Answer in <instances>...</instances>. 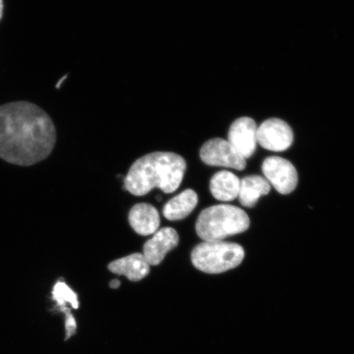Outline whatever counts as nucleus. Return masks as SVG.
<instances>
[{"label":"nucleus","mask_w":354,"mask_h":354,"mask_svg":"<svg viewBox=\"0 0 354 354\" xmlns=\"http://www.w3.org/2000/svg\"><path fill=\"white\" fill-rule=\"evenodd\" d=\"M53 299L62 310L66 309V304H70L73 308L79 307L77 295L71 288L63 281L56 283L53 290Z\"/></svg>","instance_id":"15"},{"label":"nucleus","mask_w":354,"mask_h":354,"mask_svg":"<svg viewBox=\"0 0 354 354\" xmlns=\"http://www.w3.org/2000/svg\"><path fill=\"white\" fill-rule=\"evenodd\" d=\"M178 233L174 228L165 227L158 230L153 236L145 243V259L149 265L160 264L166 255L178 245Z\"/></svg>","instance_id":"9"},{"label":"nucleus","mask_w":354,"mask_h":354,"mask_svg":"<svg viewBox=\"0 0 354 354\" xmlns=\"http://www.w3.org/2000/svg\"><path fill=\"white\" fill-rule=\"evenodd\" d=\"M64 312L66 313V339H68L75 333V331H76L77 323L72 314L68 311V309H64Z\"/></svg>","instance_id":"16"},{"label":"nucleus","mask_w":354,"mask_h":354,"mask_svg":"<svg viewBox=\"0 0 354 354\" xmlns=\"http://www.w3.org/2000/svg\"><path fill=\"white\" fill-rule=\"evenodd\" d=\"M201 160L205 165L214 167H225L242 171L246 167V160L234 150L228 140L214 138L203 145L201 152Z\"/></svg>","instance_id":"5"},{"label":"nucleus","mask_w":354,"mask_h":354,"mask_svg":"<svg viewBox=\"0 0 354 354\" xmlns=\"http://www.w3.org/2000/svg\"><path fill=\"white\" fill-rule=\"evenodd\" d=\"M250 225L249 216L240 207L220 205L203 210L196 229L203 241H223L227 237L246 232Z\"/></svg>","instance_id":"3"},{"label":"nucleus","mask_w":354,"mask_h":354,"mask_svg":"<svg viewBox=\"0 0 354 354\" xmlns=\"http://www.w3.org/2000/svg\"><path fill=\"white\" fill-rule=\"evenodd\" d=\"M187 171V162L180 155L154 152L133 163L126 176L125 189L133 196H143L153 188L170 194L179 188Z\"/></svg>","instance_id":"2"},{"label":"nucleus","mask_w":354,"mask_h":354,"mask_svg":"<svg viewBox=\"0 0 354 354\" xmlns=\"http://www.w3.org/2000/svg\"><path fill=\"white\" fill-rule=\"evenodd\" d=\"M198 202L197 194L193 189H185L166 203L162 214L167 220H183L196 209Z\"/></svg>","instance_id":"14"},{"label":"nucleus","mask_w":354,"mask_h":354,"mask_svg":"<svg viewBox=\"0 0 354 354\" xmlns=\"http://www.w3.org/2000/svg\"><path fill=\"white\" fill-rule=\"evenodd\" d=\"M245 250L238 243L203 241L192 253V263L199 271L219 274L236 268L245 259Z\"/></svg>","instance_id":"4"},{"label":"nucleus","mask_w":354,"mask_h":354,"mask_svg":"<svg viewBox=\"0 0 354 354\" xmlns=\"http://www.w3.org/2000/svg\"><path fill=\"white\" fill-rule=\"evenodd\" d=\"M271 190L268 180L260 176H248L241 180L238 198L243 206L254 207L259 199L267 196Z\"/></svg>","instance_id":"13"},{"label":"nucleus","mask_w":354,"mask_h":354,"mask_svg":"<svg viewBox=\"0 0 354 354\" xmlns=\"http://www.w3.org/2000/svg\"><path fill=\"white\" fill-rule=\"evenodd\" d=\"M109 286L112 289H118L121 286V281L114 279V280L111 281Z\"/></svg>","instance_id":"17"},{"label":"nucleus","mask_w":354,"mask_h":354,"mask_svg":"<svg viewBox=\"0 0 354 354\" xmlns=\"http://www.w3.org/2000/svg\"><path fill=\"white\" fill-rule=\"evenodd\" d=\"M257 127L253 119L249 117L238 118L234 121L228 132V142L243 158H250L256 151Z\"/></svg>","instance_id":"8"},{"label":"nucleus","mask_w":354,"mask_h":354,"mask_svg":"<svg viewBox=\"0 0 354 354\" xmlns=\"http://www.w3.org/2000/svg\"><path fill=\"white\" fill-rule=\"evenodd\" d=\"M262 170L266 179L281 194H289L297 187V171L285 158L277 156L266 158Z\"/></svg>","instance_id":"6"},{"label":"nucleus","mask_w":354,"mask_h":354,"mask_svg":"<svg viewBox=\"0 0 354 354\" xmlns=\"http://www.w3.org/2000/svg\"><path fill=\"white\" fill-rule=\"evenodd\" d=\"M241 180L231 171H221L212 177L210 192L219 201L230 202L238 198Z\"/></svg>","instance_id":"12"},{"label":"nucleus","mask_w":354,"mask_h":354,"mask_svg":"<svg viewBox=\"0 0 354 354\" xmlns=\"http://www.w3.org/2000/svg\"><path fill=\"white\" fill-rule=\"evenodd\" d=\"M129 223L137 234L146 236L158 231L160 216L153 205L146 203H138L129 212Z\"/></svg>","instance_id":"10"},{"label":"nucleus","mask_w":354,"mask_h":354,"mask_svg":"<svg viewBox=\"0 0 354 354\" xmlns=\"http://www.w3.org/2000/svg\"><path fill=\"white\" fill-rule=\"evenodd\" d=\"M57 133L44 111L29 102L0 106V158L10 165L30 167L50 156Z\"/></svg>","instance_id":"1"},{"label":"nucleus","mask_w":354,"mask_h":354,"mask_svg":"<svg viewBox=\"0 0 354 354\" xmlns=\"http://www.w3.org/2000/svg\"><path fill=\"white\" fill-rule=\"evenodd\" d=\"M3 0H0V20H1V19H2V17H3Z\"/></svg>","instance_id":"18"},{"label":"nucleus","mask_w":354,"mask_h":354,"mask_svg":"<svg viewBox=\"0 0 354 354\" xmlns=\"http://www.w3.org/2000/svg\"><path fill=\"white\" fill-rule=\"evenodd\" d=\"M257 140L263 148L270 151H285L293 143V131L281 119H268L258 127Z\"/></svg>","instance_id":"7"},{"label":"nucleus","mask_w":354,"mask_h":354,"mask_svg":"<svg viewBox=\"0 0 354 354\" xmlns=\"http://www.w3.org/2000/svg\"><path fill=\"white\" fill-rule=\"evenodd\" d=\"M108 268L111 272L125 276L131 281H139L147 277L150 265L142 254L136 253L111 262Z\"/></svg>","instance_id":"11"}]
</instances>
